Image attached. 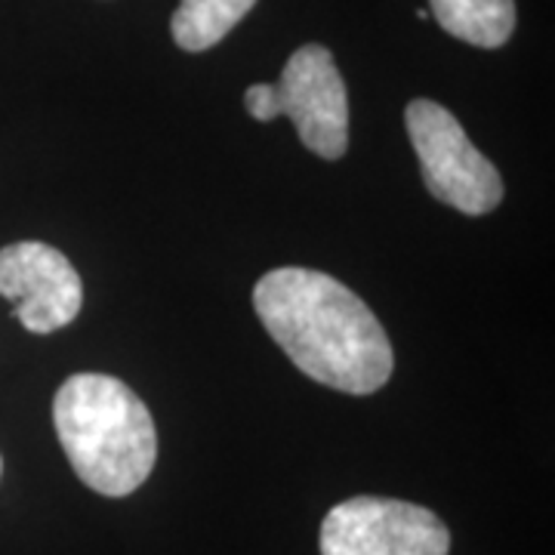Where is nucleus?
Masks as SVG:
<instances>
[{
  "instance_id": "39448f33",
  "label": "nucleus",
  "mask_w": 555,
  "mask_h": 555,
  "mask_svg": "<svg viewBox=\"0 0 555 555\" xmlns=\"http://www.w3.org/2000/svg\"><path fill=\"white\" fill-rule=\"evenodd\" d=\"M321 555H448L451 531L416 503L352 496L321 521Z\"/></svg>"
},
{
  "instance_id": "6e6552de",
  "label": "nucleus",
  "mask_w": 555,
  "mask_h": 555,
  "mask_svg": "<svg viewBox=\"0 0 555 555\" xmlns=\"http://www.w3.org/2000/svg\"><path fill=\"white\" fill-rule=\"evenodd\" d=\"M257 0H179L170 20V35L185 53H204L217 47L238 25Z\"/></svg>"
},
{
  "instance_id": "f257e3e1",
  "label": "nucleus",
  "mask_w": 555,
  "mask_h": 555,
  "mask_svg": "<svg viewBox=\"0 0 555 555\" xmlns=\"http://www.w3.org/2000/svg\"><path fill=\"white\" fill-rule=\"evenodd\" d=\"M254 309L306 377L349 396L383 389L396 358L377 315L343 281L315 269H272L254 287Z\"/></svg>"
},
{
  "instance_id": "1a4fd4ad",
  "label": "nucleus",
  "mask_w": 555,
  "mask_h": 555,
  "mask_svg": "<svg viewBox=\"0 0 555 555\" xmlns=\"http://www.w3.org/2000/svg\"><path fill=\"white\" fill-rule=\"evenodd\" d=\"M0 473H3V460H0Z\"/></svg>"
},
{
  "instance_id": "0eeeda50",
  "label": "nucleus",
  "mask_w": 555,
  "mask_h": 555,
  "mask_svg": "<svg viewBox=\"0 0 555 555\" xmlns=\"http://www.w3.org/2000/svg\"><path fill=\"white\" fill-rule=\"evenodd\" d=\"M436 22L481 50H496L516 31V0H429Z\"/></svg>"
},
{
  "instance_id": "7ed1b4c3",
  "label": "nucleus",
  "mask_w": 555,
  "mask_h": 555,
  "mask_svg": "<svg viewBox=\"0 0 555 555\" xmlns=\"http://www.w3.org/2000/svg\"><path fill=\"white\" fill-rule=\"evenodd\" d=\"M244 108L262 124L294 120L299 139L318 158L337 160L349 149V96L334 53L321 43H306L287 60L278 83H254L244 93Z\"/></svg>"
},
{
  "instance_id": "20e7f679",
  "label": "nucleus",
  "mask_w": 555,
  "mask_h": 555,
  "mask_svg": "<svg viewBox=\"0 0 555 555\" xmlns=\"http://www.w3.org/2000/svg\"><path fill=\"white\" fill-rule=\"evenodd\" d=\"M404 124L433 198L466 217H485L500 207L503 179L444 105L414 100L404 112Z\"/></svg>"
},
{
  "instance_id": "423d86ee",
  "label": "nucleus",
  "mask_w": 555,
  "mask_h": 555,
  "mask_svg": "<svg viewBox=\"0 0 555 555\" xmlns=\"http://www.w3.org/2000/svg\"><path fill=\"white\" fill-rule=\"evenodd\" d=\"M0 297L31 334H53L72 324L83 302V284L68 257L40 241L0 247Z\"/></svg>"
},
{
  "instance_id": "f03ea898",
  "label": "nucleus",
  "mask_w": 555,
  "mask_h": 555,
  "mask_svg": "<svg viewBox=\"0 0 555 555\" xmlns=\"http://www.w3.org/2000/svg\"><path fill=\"white\" fill-rule=\"evenodd\" d=\"M53 426L72 469L96 494H133L155 469V420L118 377L75 374L65 379L53 401Z\"/></svg>"
}]
</instances>
